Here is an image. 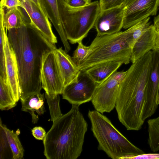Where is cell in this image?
Listing matches in <instances>:
<instances>
[{
    "label": "cell",
    "mask_w": 159,
    "mask_h": 159,
    "mask_svg": "<svg viewBox=\"0 0 159 159\" xmlns=\"http://www.w3.org/2000/svg\"><path fill=\"white\" fill-rule=\"evenodd\" d=\"M9 41L16 59L20 99L41 91V70L43 53L57 48L32 22L8 30Z\"/></svg>",
    "instance_id": "1"
},
{
    "label": "cell",
    "mask_w": 159,
    "mask_h": 159,
    "mask_svg": "<svg viewBox=\"0 0 159 159\" xmlns=\"http://www.w3.org/2000/svg\"><path fill=\"white\" fill-rule=\"evenodd\" d=\"M151 59L148 52L132 63L118 86L115 107L120 121L127 130H139L144 122L143 115Z\"/></svg>",
    "instance_id": "2"
},
{
    "label": "cell",
    "mask_w": 159,
    "mask_h": 159,
    "mask_svg": "<svg viewBox=\"0 0 159 159\" xmlns=\"http://www.w3.org/2000/svg\"><path fill=\"white\" fill-rule=\"evenodd\" d=\"M88 124L79 106L53 122L43 140L47 159H76L81 155Z\"/></svg>",
    "instance_id": "3"
},
{
    "label": "cell",
    "mask_w": 159,
    "mask_h": 159,
    "mask_svg": "<svg viewBox=\"0 0 159 159\" xmlns=\"http://www.w3.org/2000/svg\"><path fill=\"white\" fill-rule=\"evenodd\" d=\"M91 130L97 140L98 149L113 159H127L144 153L119 131L106 116L97 111L89 110Z\"/></svg>",
    "instance_id": "4"
},
{
    "label": "cell",
    "mask_w": 159,
    "mask_h": 159,
    "mask_svg": "<svg viewBox=\"0 0 159 159\" xmlns=\"http://www.w3.org/2000/svg\"><path fill=\"white\" fill-rule=\"evenodd\" d=\"M127 30L109 35L96 36L89 46L88 53L79 67L84 70L97 64L108 61H130L132 48Z\"/></svg>",
    "instance_id": "5"
},
{
    "label": "cell",
    "mask_w": 159,
    "mask_h": 159,
    "mask_svg": "<svg viewBox=\"0 0 159 159\" xmlns=\"http://www.w3.org/2000/svg\"><path fill=\"white\" fill-rule=\"evenodd\" d=\"M59 14L67 38L71 44L82 41L94 27L101 11L99 1L82 7L69 6L65 0H57Z\"/></svg>",
    "instance_id": "6"
},
{
    "label": "cell",
    "mask_w": 159,
    "mask_h": 159,
    "mask_svg": "<svg viewBox=\"0 0 159 159\" xmlns=\"http://www.w3.org/2000/svg\"><path fill=\"white\" fill-rule=\"evenodd\" d=\"M127 70L116 71L102 83L98 84L91 100L96 110L103 114L110 112L115 107L118 86Z\"/></svg>",
    "instance_id": "7"
},
{
    "label": "cell",
    "mask_w": 159,
    "mask_h": 159,
    "mask_svg": "<svg viewBox=\"0 0 159 159\" xmlns=\"http://www.w3.org/2000/svg\"><path fill=\"white\" fill-rule=\"evenodd\" d=\"M54 50L43 53L41 70L42 89L49 95L62 94L64 89Z\"/></svg>",
    "instance_id": "8"
},
{
    "label": "cell",
    "mask_w": 159,
    "mask_h": 159,
    "mask_svg": "<svg viewBox=\"0 0 159 159\" xmlns=\"http://www.w3.org/2000/svg\"><path fill=\"white\" fill-rule=\"evenodd\" d=\"M98 84L85 70H80L76 81L64 88L62 98L72 105L79 106L91 101Z\"/></svg>",
    "instance_id": "9"
},
{
    "label": "cell",
    "mask_w": 159,
    "mask_h": 159,
    "mask_svg": "<svg viewBox=\"0 0 159 159\" xmlns=\"http://www.w3.org/2000/svg\"><path fill=\"white\" fill-rule=\"evenodd\" d=\"M124 18L123 28L127 29L150 16L155 15L159 0H126L123 4Z\"/></svg>",
    "instance_id": "10"
},
{
    "label": "cell",
    "mask_w": 159,
    "mask_h": 159,
    "mask_svg": "<svg viewBox=\"0 0 159 159\" xmlns=\"http://www.w3.org/2000/svg\"><path fill=\"white\" fill-rule=\"evenodd\" d=\"M159 50H152L151 67L146 90V100L143 120L145 121L155 112L158 105L157 99L159 93Z\"/></svg>",
    "instance_id": "11"
},
{
    "label": "cell",
    "mask_w": 159,
    "mask_h": 159,
    "mask_svg": "<svg viewBox=\"0 0 159 159\" xmlns=\"http://www.w3.org/2000/svg\"><path fill=\"white\" fill-rule=\"evenodd\" d=\"M124 18L123 5L101 10L94 26L97 36L109 35L120 31L123 27Z\"/></svg>",
    "instance_id": "12"
},
{
    "label": "cell",
    "mask_w": 159,
    "mask_h": 159,
    "mask_svg": "<svg viewBox=\"0 0 159 159\" xmlns=\"http://www.w3.org/2000/svg\"><path fill=\"white\" fill-rule=\"evenodd\" d=\"M6 83L9 92L14 100L20 99V90L17 64L15 52L7 36L5 43Z\"/></svg>",
    "instance_id": "13"
},
{
    "label": "cell",
    "mask_w": 159,
    "mask_h": 159,
    "mask_svg": "<svg viewBox=\"0 0 159 159\" xmlns=\"http://www.w3.org/2000/svg\"><path fill=\"white\" fill-rule=\"evenodd\" d=\"M20 7L26 11L32 23L41 34L50 42L57 43V37L52 31L47 16L29 0L23 3Z\"/></svg>",
    "instance_id": "14"
},
{
    "label": "cell",
    "mask_w": 159,
    "mask_h": 159,
    "mask_svg": "<svg viewBox=\"0 0 159 159\" xmlns=\"http://www.w3.org/2000/svg\"><path fill=\"white\" fill-rule=\"evenodd\" d=\"M54 52L65 88L76 81L80 70L72 57L62 47L57 48Z\"/></svg>",
    "instance_id": "15"
},
{
    "label": "cell",
    "mask_w": 159,
    "mask_h": 159,
    "mask_svg": "<svg viewBox=\"0 0 159 159\" xmlns=\"http://www.w3.org/2000/svg\"><path fill=\"white\" fill-rule=\"evenodd\" d=\"M39 1L44 12L58 32L64 45V50L68 52L71 48L60 18L57 0H39Z\"/></svg>",
    "instance_id": "16"
},
{
    "label": "cell",
    "mask_w": 159,
    "mask_h": 159,
    "mask_svg": "<svg viewBox=\"0 0 159 159\" xmlns=\"http://www.w3.org/2000/svg\"><path fill=\"white\" fill-rule=\"evenodd\" d=\"M156 34L153 25H150L136 42L132 48L130 57L132 63L153 49Z\"/></svg>",
    "instance_id": "17"
},
{
    "label": "cell",
    "mask_w": 159,
    "mask_h": 159,
    "mask_svg": "<svg viewBox=\"0 0 159 159\" xmlns=\"http://www.w3.org/2000/svg\"><path fill=\"white\" fill-rule=\"evenodd\" d=\"M45 98L44 94H41L40 92L20 100L22 105L21 110L30 113L32 117V122L34 124L37 123L39 120L38 116L34 112L41 115L45 111L44 104Z\"/></svg>",
    "instance_id": "18"
},
{
    "label": "cell",
    "mask_w": 159,
    "mask_h": 159,
    "mask_svg": "<svg viewBox=\"0 0 159 159\" xmlns=\"http://www.w3.org/2000/svg\"><path fill=\"white\" fill-rule=\"evenodd\" d=\"M122 64L121 62L119 61H108L97 64L84 70L99 84L117 71Z\"/></svg>",
    "instance_id": "19"
},
{
    "label": "cell",
    "mask_w": 159,
    "mask_h": 159,
    "mask_svg": "<svg viewBox=\"0 0 159 159\" xmlns=\"http://www.w3.org/2000/svg\"><path fill=\"white\" fill-rule=\"evenodd\" d=\"M6 10L3 23L4 28L7 30L20 28L31 22L26 11L21 7Z\"/></svg>",
    "instance_id": "20"
},
{
    "label": "cell",
    "mask_w": 159,
    "mask_h": 159,
    "mask_svg": "<svg viewBox=\"0 0 159 159\" xmlns=\"http://www.w3.org/2000/svg\"><path fill=\"white\" fill-rule=\"evenodd\" d=\"M148 142L152 151H159V116L148 120Z\"/></svg>",
    "instance_id": "21"
},
{
    "label": "cell",
    "mask_w": 159,
    "mask_h": 159,
    "mask_svg": "<svg viewBox=\"0 0 159 159\" xmlns=\"http://www.w3.org/2000/svg\"><path fill=\"white\" fill-rule=\"evenodd\" d=\"M4 10L3 7L0 8V76L6 81V73L5 59V40L7 36V30L4 27L3 17Z\"/></svg>",
    "instance_id": "22"
},
{
    "label": "cell",
    "mask_w": 159,
    "mask_h": 159,
    "mask_svg": "<svg viewBox=\"0 0 159 159\" xmlns=\"http://www.w3.org/2000/svg\"><path fill=\"white\" fill-rule=\"evenodd\" d=\"M6 136L12 153V159L23 158L24 150L18 136L13 131L8 129L4 125Z\"/></svg>",
    "instance_id": "23"
},
{
    "label": "cell",
    "mask_w": 159,
    "mask_h": 159,
    "mask_svg": "<svg viewBox=\"0 0 159 159\" xmlns=\"http://www.w3.org/2000/svg\"><path fill=\"white\" fill-rule=\"evenodd\" d=\"M9 90L5 80L0 76V109L2 111L10 109L16 105Z\"/></svg>",
    "instance_id": "24"
},
{
    "label": "cell",
    "mask_w": 159,
    "mask_h": 159,
    "mask_svg": "<svg viewBox=\"0 0 159 159\" xmlns=\"http://www.w3.org/2000/svg\"><path fill=\"white\" fill-rule=\"evenodd\" d=\"M45 95L49 107L51 120L53 122L63 115L60 108L59 94L49 95L45 93Z\"/></svg>",
    "instance_id": "25"
},
{
    "label": "cell",
    "mask_w": 159,
    "mask_h": 159,
    "mask_svg": "<svg viewBox=\"0 0 159 159\" xmlns=\"http://www.w3.org/2000/svg\"><path fill=\"white\" fill-rule=\"evenodd\" d=\"M78 43V46L74 51L72 58L73 61L79 68L88 53L89 46L84 45L82 41Z\"/></svg>",
    "instance_id": "26"
},
{
    "label": "cell",
    "mask_w": 159,
    "mask_h": 159,
    "mask_svg": "<svg viewBox=\"0 0 159 159\" xmlns=\"http://www.w3.org/2000/svg\"><path fill=\"white\" fill-rule=\"evenodd\" d=\"M0 119V159L4 158L6 155V153L8 151L9 147H10L6 136L4 128Z\"/></svg>",
    "instance_id": "27"
},
{
    "label": "cell",
    "mask_w": 159,
    "mask_h": 159,
    "mask_svg": "<svg viewBox=\"0 0 159 159\" xmlns=\"http://www.w3.org/2000/svg\"><path fill=\"white\" fill-rule=\"evenodd\" d=\"M126 0H99L101 10H105L123 5Z\"/></svg>",
    "instance_id": "28"
},
{
    "label": "cell",
    "mask_w": 159,
    "mask_h": 159,
    "mask_svg": "<svg viewBox=\"0 0 159 159\" xmlns=\"http://www.w3.org/2000/svg\"><path fill=\"white\" fill-rule=\"evenodd\" d=\"M31 132L32 135L37 140H43L46 135L44 129L40 126L34 127L31 130Z\"/></svg>",
    "instance_id": "29"
},
{
    "label": "cell",
    "mask_w": 159,
    "mask_h": 159,
    "mask_svg": "<svg viewBox=\"0 0 159 159\" xmlns=\"http://www.w3.org/2000/svg\"><path fill=\"white\" fill-rule=\"evenodd\" d=\"M18 7H20V4L18 0H1L0 7L5 8L6 10Z\"/></svg>",
    "instance_id": "30"
},
{
    "label": "cell",
    "mask_w": 159,
    "mask_h": 159,
    "mask_svg": "<svg viewBox=\"0 0 159 159\" xmlns=\"http://www.w3.org/2000/svg\"><path fill=\"white\" fill-rule=\"evenodd\" d=\"M127 159H159V153H145L136 156L129 157Z\"/></svg>",
    "instance_id": "31"
},
{
    "label": "cell",
    "mask_w": 159,
    "mask_h": 159,
    "mask_svg": "<svg viewBox=\"0 0 159 159\" xmlns=\"http://www.w3.org/2000/svg\"><path fill=\"white\" fill-rule=\"evenodd\" d=\"M65 1L69 6L75 8L83 7L89 3L85 0H66Z\"/></svg>",
    "instance_id": "32"
},
{
    "label": "cell",
    "mask_w": 159,
    "mask_h": 159,
    "mask_svg": "<svg viewBox=\"0 0 159 159\" xmlns=\"http://www.w3.org/2000/svg\"><path fill=\"white\" fill-rule=\"evenodd\" d=\"M156 33L159 34V14L154 19V25Z\"/></svg>",
    "instance_id": "33"
},
{
    "label": "cell",
    "mask_w": 159,
    "mask_h": 159,
    "mask_svg": "<svg viewBox=\"0 0 159 159\" xmlns=\"http://www.w3.org/2000/svg\"><path fill=\"white\" fill-rule=\"evenodd\" d=\"M153 50H159V34L156 33L154 48Z\"/></svg>",
    "instance_id": "34"
},
{
    "label": "cell",
    "mask_w": 159,
    "mask_h": 159,
    "mask_svg": "<svg viewBox=\"0 0 159 159\" xmlns=\"http://www.w3.org/2000/svg\"><path fill=\"white\" fill-rule=\"evenodd\" d=\"M34 3L37 7H38L43 13L46 15L40 3L39 0H29Z\"/></svg>",
    "instance_id": "35"
},
{
    "label": "cell",
    "mask_w": 159,
    "mask_h": 159,
    "mask_svg": "<svg viewBox=\"0 0 159 159\" xmlns=\"http://www.w3.org/2000/svg\"><path fill=\"white\" fill-rule=\"evenodd\" d=\"M28 0H18L20 4V7L21 5L25 2L26 1Z\"/></svg>",
    "instance_id": "36"
},
{
    "label": "cell",
    "mask_w": 159,
    "mask_h": 159,
    "mask_svg": "<svg viewBox=\"0 0 159 159\" xmlns=\"http://www.w3.org/2000/svg\"><path fill=\"white\" fill-rule=\"evenodd\" d=\"M157 105L159 104V93L157 99Z\"/></svg>",
    "instance_id": "37"
},
{
    "label": "cell",
    "mask_w": 159,
    "mask_h": 159,
    "mask_svg": "<svg viewBox=\"0 0 159 159\" xmlns=\"http://www.w3.org/2000/svg\"><path fill=\"white\" fill-rule=\"evenodd\" d=\"M85 0L86 1H87V2H88L90 3V2H91V1L92 0Z\"/></svg>",
    "instance_id": "38"
},
{
    "label": "cell",
    "mask_w": 159,
    "mask_h": 159,
    "mask_svg": "<svg viewBox=\"0 0 159 159\" xmlns=\"http://www.w3.org/2000/svg\"><path fill=\"white\" fill-rule=\"evenodd\" d=\"M65 1L66 0H65Z\"/></svg>",
    "instance_id": "39"
}]
</instances>
